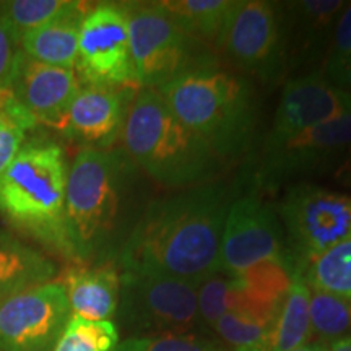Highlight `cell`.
I'll use <instances>...</instances> for the list:
<instances>
[{
	"instance_id": "obj_12",
	"label": "cell",
	"mask_w": 351,
	"mask_h": 351,
	"mask_svg": "<svg viewBox=\"0 0 351 351\" xmlns=\"http://www.w3.org/2000/svg\"><path fill=\"white\" fill-rule=\"evenodd\" d=\"M283 230L275 210L249 194L232 200L219 249V271L238 276L257 263L289 257L283 251Z\"/></svg>"
},
{
	"instance_id": "obj_34",
	"label": "cell",
	"mask_w": 351,
	"mask_h": 351,
	"mask_svg": "<svg viewBox=\"0 0 351 351\" xmlns=\"http://www.w3.org/2000/svg\"><path fill=\"white\" fill-rule=\"evenodd\" d=\"M330 351H351V337L333 340L330 345Z\"/></svg>"
},
{
	"instance_id": "obj_5",
	"label": "cell",
	"mask_w": 351,
	"mask_h": 351,
	"mask_svg": "<svg viewBox=\"0 0 351 351\" xmlns=\"http://www.w3.org/2000/svg\"><path fill=\"white\" fill-rule=\"evenodd\" d=\"M69 165L54 140H26L0 174V217L21 234L70 258L65 234Z\"/></svg>"
},
{
	"instance_id": "obj_23",
	"label": "cell",
	"mask_w": 351,
	"mask_h": 351,
	"mask_svg": "<svg viewBox=\"0 0 351 351\" xmlns=\"http://www.w3.org/2000/svg\"><path fill=\"white\" fill-rule=\"evenodd\" d=\"M119 332L111 320H88L72 315L54 351H114Z\"/></svg>"
},
{
	"instance_id": "obj_3",
	"label": "cell",
	"mask_w": 351,
	"mask_h": 351,
	"mask_svg": "<svg viewBox=\"0 0 351 351\" xmlns=\"http://www.w3.org/2000/svg\"><path fill=\"white\" fill-rule=\"evenodd\" d=\"M174 116L208 145L219 161L243 156L257 125V99L243 75L213 67L182 73L158 88Z\"/></svg>"
},
{
	"instance_id": "obj_25",
	"label": "cell",
	"mask_w": 351,
	"mask_h": 351,
	"mask_svg": "<svg viewBox=\"0 0 351 351\" xmlns=\"http://www.w3.org/2000/svg\"><path fill=\"white\" fill-rule=\"evenodd\" d=\"M72 0H10L0 2V12L21 39L67 10Z\"/></svg>"
},
{
	"instance_id": "obj_4",
	"label": "cell",
	"mask_w": 351,
	"mask_h": 351,
	"mask_svg": "<svg viewBox=\"0 0 351 351\" xmlns=\"http://www.w3.org/2000/svg\"><path fill=\"white\" fill-rule=\"evenodd\" d=\"M121 140V150L148 179L179 191L210 182L221 163L153 88L135 93Z\"/></svg>"
},
{
	"instance_id": "obj_32",
	"label": "cell",
	"mask_w": 351,
	"mask_h": 351,
	"mask_svg": "<svg viewBox=\"0 0 351 351\" xmlns=\"http://www.w3.org/2000/svg\"><path fill=\"white\" fill-rule=\"evenodd\" d=\"M324 75L351 95V57L340 60H327Z\"/></svg>"
},
{
	"instance_id": "obj_21",
	"label": "cell",
	"mask_w": 351,
	"mask_h": 351,
	"mask_svg": "<svg viewBox=\"0 0 351 351\" xmlns=\"http://www.w3.org/2000/svg\"><path fill=\"white\" fill-rule=\"evenodd\" d=\"M161 3L189 34L202 43L217 44L234 0H168Z\"/></svg>"
},
{
	"instance_id": "obj_31",
	"label": "cell",
	"mask_w": 351,
	"mask_h": 351,
	"mask_svg": "<svg viewBox=\"0 0 351 351\" xmlns=\"http://www.w3.org/2000/svg\"><path fill=\"white\" fill-rule=\"evenodd\" d=\"M351 57V3L343 8L333 28L332 49L327 60H340Z\"/></svg>"
},
{
	"instance_id": "obj_17",
	"label": "cell",
	"mask_w": 351,
	"mask_h": 351,
	"mask_svg": "<svg viewBox=\"0 0 351 351\" xmlns=\"http://www.w3.org/2000/svg\"><path fill=\"white\" fill-rule=\"evenodd\" d=\"M67 293L70 313L88 320H109L121 296V274L112 263L80 265L65 271L60 283Z\"/></svg>"
},
{
	"instance_id": "obj_11",
	"label": "cell",
	"mask_w": 351,
	"mask_h": 351,
	"mask_svg": "<svg viewBox=\"0 0 351 351\" xmlns=\"http://www.w3.org/2000/svg\"><path fill=\"white\" fill-rule=\"evenodd\" d=\"M72 317L60 283H44L0 301V351H47Z\"/></svg>"
},
{
	"instance_id": "obj_30",
	"label": "cell",
	"mask_w": 351,
	"mask_h": 351,
	"mask_svg": "<svg viewBox=\"0 0 351 351\" xmlns=\"http://www.w3.org/2000/svg\"><path fill=\"white\" fill-rule=\"evenodd\" d=\"M20 54V39L0 12V90H12Z\"/></svg>"
},
{
	"instance_id": "obj_13",
	"label": "cell",
	"mask_w": 351,
	"mask_h": 351,
	"mask_svg": "<svg viewBox=\"0 0 351 351\" xmlns=\"http://www.w3.org/2000/svg\"><path fill=\"white\" fill-rule=\"evenodd\" d=\"M350 147L351 114L280 142H265L254 179L257 186L271 189L295 176L314 173Z\"/></svg>"
},
{
	"instance_id": "obj_35",
	"label": "cell",
	"mask_w": 351,
	"mask_h": 351,
	"mask_svg": "<svg viewBox=\"0 0 351 351\" xmlns=\"http://www.w3.org/2000/svg\"><path fill=\"white\" fill-rule=\"evenodd\" d=\"M13 98L12 90H0V111L5 108V104Z\"/></svg>"
},
{
	"instance_id": "obj_24",
	"label": "cell",
	"mask_w": 351,
	"mask_h": 351,
	"mask_svg": "<svg viewBox=\"0 0 351 351\" xmlns=\"http://www.w3.org/2000/svg\"><path fill=\"white\" fill-rule=\"evenodd\" d=\"M309 313L311 327L322 339L339 340L351 332V298L313 289Z\"/></svg>"
},
{
	"instance_id": "obj_18",
	"label": "cell",
	"mask_w": 351,
	"mask_h": 351,
	"mask_svg": "<svg viewBox=\"0 0 351 351\" xmlns=\"http://www.w3.org/2000/svg\"><path fill=\"white\" fill-rule=\"evenodd\" d=\"M83 2H72L67 10L20 39V49L38 62L75 69L82 21L90 12Z\"/></svg>"
},
{
	"instance_id": "obj_22",
	"label": "cell",
	"mask_w": 351,
	"mask_h": 351,
	"mask_svg": "<svg viewBox=\"0 0 351 351\" xmlns=\"http://www.w3.org/2000/svg\"><path fill=\"white\" fill-rule=\"evenodd\" d=\"M302 276L309 288L351 298V238L314 258Z\"/></svg>"
},
{
	"instance_id": "obj_19",
	"label": "cell",
	"mask_w": 351,
	"mask_h": 351,
	"mask_svg": "<svg viewBox=\"0 0 351 351\" xmlns=\"http://www.w3.org/2000/svg\"><path fill=\"white\" fill-rule=\"evenodd\" d=\"M57 265L38 249L0 231V301L39 285L51 283Z\"/></svg>"
},
{
	"instance_id": "obj_29",
	"label": "cell",
	"mask_w": 351,
	"mask_h": 351,
	"mask_svg": "<svg viewBox=\"0 0 351 351\" xmlns=\"http://www.w3.org/2000/svg\"><path fill=\"white\" fill-rule=\"evenodd\" d=\"M232 288L231 276L212 275L199 285V322L213 327L223 314L230 311V296Z\"/></svg>"
},
{
	"instance_id": "obj_8",
	"label": "cell",
	"mask_w": 351,
	"mask_h": 351,
	"mask_svg": "<svg viewBox=\"0 0 351 351\" xmlns=\"http://www.w3.org/2000/svg\"><path fill=\"white\" fill-rule=\"evenodd\" d=\"M199 285L168 276L121 271L119 315L137 333H181L199 324Z\"/></svg>"
},
{
	"instance_id": "obj_28",
	"label": "cell",
	"mask_w": 351,
	"mask_h": 351,
	"mask_svg": "<svg viewBox=\"0 0 351 351\" xmlns=\"http://www.w3.org/2000/svg\"><path fill=\"white\" fill-rule=\"evenodd\" d=\"M114 351H225L212 340L191 333L132 337L116 346Z\"/></svg>"
},
{
	"instance_id": "obj_15",
	"label": "cell",
	"mask_w": 351,
	"mask_h": 351,
	"mask_svg": "<svg viewBox=\"0 0 351 351\" xmlns=\"http://www.w3.org/2000/svg\"><path fill=\"white\" fill-rule=\"evenodd\" d=\"M134 96L132 86L83 85L59 130L67 138L83 145V148L108 150L121 138Z\"/></svg>"
},
{
	"instance_id": "obj_2",
	"label": "cell",
	"mask_w": 351,
	"mask_h": 351,
	"mask_svg": "<svg viewBox=\"0 0 351 351\" xmlns=\"http://www.w3.org/2000/svg\"><path fill=\"white\" fill-rule=\"evenodd\" d=\"M150 202L147 176L124 152L82 148L69 166L65 189L70 261L80 265L119 261Z\"/></svg>"
},
{
	"instance_id": "obj_20",
	"label": "cell",
	"mask_w": 351,
	"mask_h": 351,
	"mask_svg": "<svg viewBox=\"0 0 351 351\" xmlns=\"http://www.w3.org/2000/svg\"><path fill=\"white\" fill-rule=\"evenodd\" d=\"M309 301L311 288L307 287L302 271L295 269L269 335L254 351H293L306 346L313 333Z\"/></svg>"
},
{
	"instance_id": "obj_1",
	"label": "cell",
	"mask_w": 351,
	"mask_h": 351,
	"mask_svg": "<svg viewBox=\"0 0 351 351\" xmlns=\"http://www.w3.org/2000/svg\"><path fill=\"white\" fill-rule=\"evenodd\" d=\"M231 204V187L221 181L152 200L117 261L121 271L195 285L219 274L221 236Z\"/></svg>"
},
{
	"instance_id": "obj_16",
	"label": "cell",
	"mask_w": 351,
	"mask_h": 351,
	"mask_svg": "<svg viewBox=\"0 0 351 351\" xmlns=\"http://www.w3.org/2000/svg\"><path fill=\"white\" fill-rule=\"evenodd\" d=\"M78 90L80 83L73 69L47 65L20 54L12 93L38 124L59 129Z\"/></svg>"
},
{
	"instance_id": "obj_7",
	"label": "cell",
	"mask_w": 351,
	"mask_h": 351,
	"mask_svg": "<svg viewBox=\"0 0 351 351\" xmlns=\"http://www.w3.org/2000/svg\"><path fill=\"white\" fill-rule=\"evenodd\" d=\"M280 218L293 267L304 271L314 258L351 238V197L302 184L287 192Z\"/></svg>"
},
{
	"instance_id": "obj_6",
	"label": "cell",
	"mask_w": 351,
	"mask_h": 351,
	"mask_svg": "<svg viewBox=\"0 0 351 351\" xmlns=\"http://www.w3.org/2000/svg\"><path fill=\"white\" fill-rule=\"evenodd\" d=\"M122 5L137 85L158 90L182 73L217 65L205 43L189 34L161 2Z\"/></svg>"
},
{
	"instance_id": "obj_33",
	"label": "cell",
	"mask_w": 351,
	"mask_h": 351,
	"mask_svg": "<svg viewBox=\"0 0 351 351\" xmlns=\"http://www.w3.org/2000/svg\"><path fill=\"white\" fill-rule=\"evenodd\" d=\"M335 179L339 182L345 184V186L351 187V147L348 148V150H346L345 156H343V161H341L339 169H337Z\"/></svg>"
},
{
	"instance_id": "obj_36",
	"label": "cell",
	"mask_w": 351,
	"mask_h": 351,
	"mask_svg": "<svg viewBox=\"0 0 351 351\" xmlns=\"http://www.w3.org/2000/svg\"><path fill=\"white\" fill-rule=\"evenodd\" d=\"M293 351H330V350L324 345H306V346H301V348L293 350Z\"/></svg>"
},
{
	"instance_id": "obj_14",
	"label": "cell",
	"mask_w": 351,
	"mask_h": 351,
	"mask_svg": "<svg viewBox=\"0 0 351 351\" xmlns=\"http://www.w3.org/2000/svg\"><path fill=\"white\" fill-rule=\"evenodd\" d=\"M351 114V95L324 73H309L288 82L265 142H280L302 130Z\"/></svg>"
},
{
	"instance_id": "obj_26",
	"label": "cell",
	"mask_w": 351,
	"mask_h": 351,
	"mask_svg": "<svg viewBox=\"0 0 351 351\" xmlns=\"http://www.w3.org/2000/svg\"><path fill=\"white\" fill-rule=\"evenodd\" d=\"M36 127L38 121L13 96L0 111V174L19 155L28 132Z\"/></svg>"
},
{
	"instance_id": "obj_9",
	"label": "cell",
	"mask_w": 351,
	"mask_h": 351,
	"mask_svg": "<svg viewBox=\"0 0 351 351\" xmlns=\"http://www.w3.org/2000/svg\"><path fill=\"white\" fill-rule=\"evenodd\" d=\"M285 26L287 20L278 3L234 0L217 47L239 69L262 82H274L285 64Z\"/></svg>"
},
{
	"instance_id": "obj_10",
	"label": "cell",
	"mask_w": 351,
	"mask_h": 351,
	"mask_svg": "<svg viewBox=\"0 0 351 351\" xmlns=\"http://www.w3.org/2000/svg\"><path fill=\"white\" fill-rule=\"evenodd\" d=\"M75 67L86 85H137L122 3H99L90 8L82 21Z\"/></svg>"
},
{
	"instance_id": "obj_27",
	"label": "cell",
	"mask_w": 351,
	"mask_h": 351,
	"mask_svg": "<svg viewBox=\"0 0 351 351\" xmlns=\"http://www.w3.org/2000/svg\"><path fill=\"white\" fill-rule=\"evenodd\" d=\"M271 324L249 314L225 313L213 328L234 351H254L267 339Z\"/></svg>"
}]
</instances>
